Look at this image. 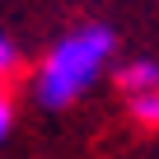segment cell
<instances>
[{
  "label": "cell",
  "instance_id": "1",
  "mask_svg": "<svg viewBox=\"0 0 159 159\" xmlns=\"http://www.w3.org/2000/svg\"><path fill=\"white\" fill-rule=\"evenodd\" d=\"M112 56V33L108 28H80L70 33L42 66L38 75V98L47 108H66L75 103L80 94H84L94 84V75L103 70V61Z\"/></svg>",
  "mask_w": 159,
  "mask_h": 159
},
{
  "label": "cell",
  "instance_id": "2",
  "mask_svg": "<svg viewBox=\"0 0 159 159\" xmlns=\"http://www.w3.org/2000/svg\"><path fill=\"white\" fill-rule=\"evenodd\" d=\"M122 89H131L136 98L140 94H150V89H159V66L154 61H131V66H122Z\"/></svg>",
  "mask_w": 159,
  "mask_h": 159
},
{
  "label": "cell",
  "instance_id": "3",
  "mask_svg": "<svg viewBox=\"0 0 159 159\" xmlns=\"http://www.w3.org/2000/svg\"><path fill=\"white\" fill-rule=\"evenodd\" d=\"M136 117H140V122H150V126H159V89H150V94H140V98H136Z\"/></svg>",
  "mask_w": 159,
  "mask_h": 159
},
{
  "label": "cell",
  "instance_id": "4",
  "mask_svg": "<svg viewBox=\"0 0 159 159\" xmlns=\"http://www.w3.org/2000/svg\"><path fill=\"white\" fill-rule=\"evenodd\" d=\"M5 70H14V42L0 33V75H5Z\"/></svg>",
  "mask_w": 159,
  "mask_h": 159
},
{
  "label": "cell",
  "instance_id": "5",
  "mask_svg": "<svg viewBox=\"0 0 159 159\" xmlns=\"http://www.w3.org/2000/svg\"><path fill=\"white\" fill-rule=\"evenodd\" d=\"M5 131H10V103L0 98V140H5Z\"/></svg>",
  "mask_w": 159,
  "mask_h": 159
}]
</instances>
